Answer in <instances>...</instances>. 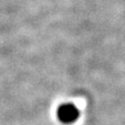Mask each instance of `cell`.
<instances>
[{
	"label": "cell",
	"instance_id": "6da1fadb",
	"mask_svg": "<svg viewBox=\"0 0 125 125\" xmlns=\"http://www.w3.org/2000/svg\"><path fill=\"white\" fill-rule=\"evenodd\" d=\"M80 111L73 104H63L57 108V118L64 124H72L78 120Z\"/></svg>",
	"mask_w": 125,
	"mask_h": 125
}]
</instances>
